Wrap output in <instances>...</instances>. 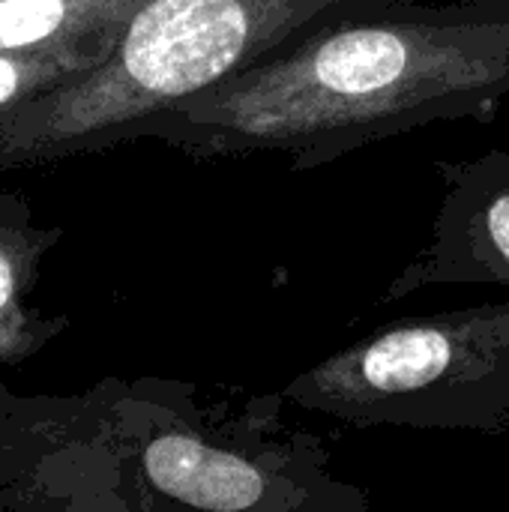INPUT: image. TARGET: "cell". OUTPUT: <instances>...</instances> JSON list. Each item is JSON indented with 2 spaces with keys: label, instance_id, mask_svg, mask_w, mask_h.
Masks as SVG:
<instances>
[{
  "label": "cell",
  "instance_id": "1",
  "mask_svg": "<svg viewBox=\"0 0 509 512\" xmlns=\"http://www.w3.org/2000/svg\"><path fill=\"white\" fill-rule=\"evenodd\" d=\"M507 96L509 0H396L309 30L138 132L312 171L429 123H492Z\"/></svg>",
  "mask_w": 509,
  "mask_h": 512
},
{
  "label": "cell",
  "instance_id": "6",
  "mask_svg": "<svg viewBox=\"0 0 509 512\" xmlns=\"http://www.w3.org/2000/svg\"><path fill=\"white\" fill-rule=\"evenodd\" d=\"M144 0H0V51L120 36Z\"/></svg>",
  "mask_w": 509,
  "mask_h": 512
},
{
  "label": "cell",
  "instance_id": "7",
  "mask_svg": "<svg viewBox=\"0 0 509 512\" xmlns=\"http://www.w3.org/2000/svg\"><path fill=\"white\" fill-rule=\"evenodd\" d=\"M120 36H96L36 51H0V123L36 96L99 66Z\"/></svg>",
  "mask_w": 509,
  "mask_h": 512
},
{
  "label": "cell",
  "instance_id": "8",
  "mask_svg": "<svg viewBox=\"0 0 509 512\" xmlns=\"http://www.w3.org/2000/svg\"><path fill=\"white\" fill-rule=\"evenodd\" d=\"M18 297V258L15 249L0 243V357H12L21 345L24 318L15 306Z\"/></svg>",
  "mask_w": 509,
  "mask_h": 512
},
{
  "label": "cell",
  "instance_id": "3",
  "mask_svg": "<svg viewBox=\"0 0 509 512\" xmlns=\"http://www.w3.org/2000/svg\"><path fill=\"white\" fill-rule=\"evenodd\" d=\"M348 426L509 432V303L399 318L282 387Z\"/></svg>",
  "mask_w": 509,
  "mask_h": 512
},
{
  "label": "cell",
  "instance_id": "4",
  "mask_svg": "<svg viewBox=\"0 0 509 512\" xmlns=\"http://www.w3.org/2000/svg\"><path fill=\"white\" fill-rule=\"evenodd\" d=\"M282 390L243 411L201 417L180 396L150 408L138 438V474L153 498L207 512H366L369 495L336 480L318 435L288 432Z\"/></svg>",
  "mask_w": 509,
  "mask_h": 512
},
{
  "label": "cell",
  "instance_id": "2",
  "mask_svg": "<svg viewBox=\"0 0 509 512\" xmlns=\"http://www.w3.org/2000/svg\"><path fill=\"white\" fill-rule=\"evenodd\" d=\"M396 0H144L114 51L0 123L9 150L123 138L342 15Z\"/></svg>",
  "mask_w": 509,
  "mask_h": 512
},
{
  "label": "cell",
  "instance_id": "5",
  "mask_svg": "<svg viewBox=\"0 0 509 512\" xmlns=\"http://www.w3.org/2000/svg\"><path fill=\"white\" fill-rule=\"evenodd\" d=\"M444 201L429 246L390 282L384 303L432 285L509 288V150L438 162Z\"/></svg>",
  "mask_w": 509,
  "mask_h": 512
}]
</instances>
